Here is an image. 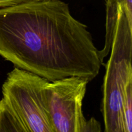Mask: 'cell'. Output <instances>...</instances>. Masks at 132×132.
Returning <instances> with one entry per match:
<instances>
[{
  "instance_id": "6da1fadb",
  "label": "cell",
  "mask_w": 132,
  "mask_h": 132,
  "mask_svg": "<svg viewBox=\"0 0 132 132\" xmlns=\"http://www.w3.org/2000/svg\"><path fill=\"white\" fill-rule=\"evenodd\" d=\"M0 55L49 81H92L103 63L87 26L61 0L0 7Z\"/></svg>"
},
{
  "instance_id": "7a4b0ae2",
  "label": "cell",
  "mask_w": 132,
  "mask_h": 132,
  "mask_svg": "<svg viewBox=\"0 0 132 132\" xmlns=\"http://www.w3.org/2000/svg\"><path fill=\"white\" fill-rule=\"evenodd\" d=\"M50 81L14 67L3 84L0 132H54L46 98Z\"/></svg>"
},
{
  "instance_id": "3957f363",
  "label": "cell",
  "mask_w": 132,
  "mask_h": 132,
  "mask_svg": "<svg viewBox=\"0 0 132 132\" xmlns=\"http://www.w3.org/2000/svg\"><path fill=\"white\" fill-rule=\"evenodd\" d=\"M111 48V55L105 65L103 88L104 131L125 132L122 92L128 77L132 74V28L119 4Z\"/></svg>"
},
{
  "instance_id": "277c9868",
  "label": "cell",
  "mask_w": 132,
  "mask_h": 132,
  "mask_svg": "<svg viewBox=\"0 0 132 132\" xmlns=\"http://www.w3.org/2000/svg\"><path fill=\"white\" fill-rule=\"evenodd\" d=\"M88 82V80L77 76L48 82L46 98L54 132H82L86 121L82 101Z\"/></svg>"
},
{
  "instance_id": "5b68a950",
  "label": "cell",
  "mask_w": 132,
  "mask_h": 132,
  "mask_svg": "<svg viewBox=\"0 0 132 132\" xmlns=\"http://www.w3.org/2000/svg\"><path fill=\"white\" fill-rule=\"evenodd\" d=\"M119 3L116 0H106V41L104 48L101 51L99 50L100 57L103 63L104 57L107 56L111 50L113 39V30L117 18Z\"/></svg>"
},
{
  "instance_id": "8992f818",
  "label": "cell",
  "mask_w": 132,
  "mask_h": 132,
  "mask_svg": "<svg viewBox=\"0 0 132 132\" xmlns=\"http://www.w3.org/2000/svg\"><path fill=\"white\" fill-rule=\"evenodd\" d=\"M122 114L125 132L132 131V74L128 77L122 92Z\"/></svg>"
},
{
  "instance_id": "52a82bcc",
  "label": "cell",
  "mask_w": 132,
  "mask_h": 132,
  "mask_svg": "<svg viewBox=\"0 0 132 132\" xmlns=\"http://www.w3.org/2000/svg\"><path fill=\"white\" fill-rule=\"evenodd\" d=\"M123 10L129 26L132 28V0H116Z\"/></svg>"
},
{
  "instance_id": "ba28073f",
  "label": "cell",
  "mask_w": 132,
  "mask_h": 132,
  "mask_svg": "<svg viewBox=\"0 0 132 132\" xmlns=\"http://www.w3.org/2000/svg\"><path fill=\"white\" fill-rule=\"evenodd\" d=\"M101 125L98 121L94 118L90 119L88 121H86L82 132H88V131H101Z\"/></svg>"
},
{
  "instance_id": "9c48e42d",
  "label": "cell",
  "mask_w": 132,
  "mask_h": 132,
  "mask_svg": "<svg viewBox=\"0 0 132 132\" xmlns=\"http://www.w3.org/2000/svg\"><path fill=\"white\" fill-rule=\"evenodd\" d=\"M43 1V0H0V7L14 6V5L25 3L31 1Z\"/></svg>"
}]
</instances>
